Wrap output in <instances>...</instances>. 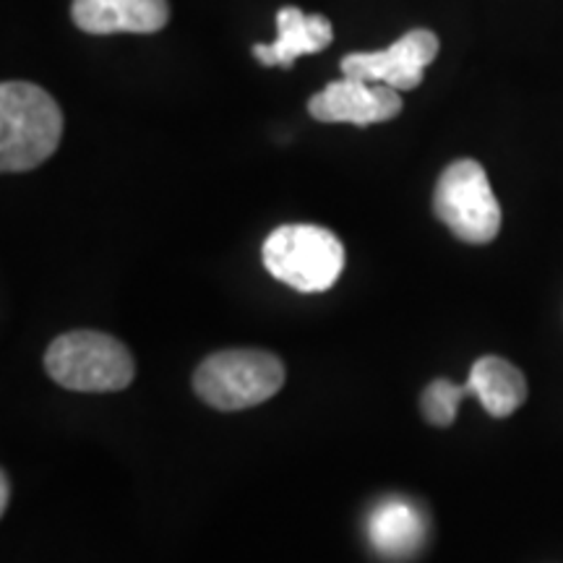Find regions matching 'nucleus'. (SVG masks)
I'll use <instances>...</instances> for the list:
<instances>
[{"mask_svg":"<svg viewBox=\"0 0 563 563\" xmlns=\"http://www.w3.org/2000/svg\"><path fill=\"white\" fill-rule=\"evenodd\" d=\"M63 136V112L30 81L0 87V170L26 173L51 159Z\"/></svg>","mask_w":563,"mask_h":563,"instance_id":"f257e3e1","label":"nucleus"},{"mask_svg":"<svg viewBox=\"0 0 563 563\" xmlns=\"http://www.w3.org/2000/svg\"><path fill=\"white\" fill-rule=\"evenodd\" d=\"M262 258L274 279L298 292H327L347 264L340 238L319 224H282L264 241Z\"/></svg>","mask_w":563,"mask_h":563,"instance_id":"f03ea898","label":"nucleus"},{"mask_svg":"<svg viewBox=\"0 0 563 563\" xmlns=\"http://www.w3.org/2000/svg\"><path fill=\"white\" fill-rule=\"evenodd\" d=\"M285 386V365L266 350H222L194 373V391L214 410H249Z\"/></svg>","mask_w":563,"mask_h":563,"instance_id":"7ed1b4c3","label":"nucleus"},{"mask_svg":"<svg viewBox=\"0 0 563 563\" xmlns=\"http://www.w3.org/2000/svg\"><path fill=\"white\" fill-rule=\"evenodd\" d=\"M47 376L70 391H121L136 376L131 350L102 332H68L45 352Z\"/></svg>","mask_w":563,"mask_h":563,"instance_id":"20e7f679","label":"nucleus"},{"mask_svg":"<svg viewBox=\"0 0 563 563\" xmlns=\"http://www.w3.org/2000/svg\"><path fill=\"white\" fill-rule=\"evenodd\" d=\"M433 211L464 243L485 245L496 241L501 230V207L483 165L475 159H456L441 173Z\"/></svg>","mask_w":563,"mask_h":563,"instance_id":"39448f33","label":"nucleus"},{"mask_svg":"<svg viewBox=\"0 0 563 563\" xmlns=\"http://www.w3.org/2000/svg\"><path fill=\"white\" fill-rule=\"evenodd\" d=\"M439 55V37L431 30H412L378 53H350L342 58V74L352 79L386 84L397 91L418 89L422 74Z\"/></svg>","mask_w":563,"mask_h":563,"instance_id":"423d86ee","label":"nucleus"},{"mask_svg":"<svg viewBox=\"0 0 563 563\" xmlns=\"http://www.w3.org/2000/svg\"><path fill=\"white\" fill-rule=\"evenodd\" d=\"M308 112L321 123H352L365 129V125L397 118L402 112V97L386 84L344 76L313 95L308 102Z\"/></svg>","mask_w":563,"mask_h":563,"instance_id":"0eeeda50","label":"nucleus"},{"mask_svg":"<svg viewBox=\"0 0 563 563\" xmlns=\"http://www.w3.org/2000/svg\"><path fill=\"white\" fill-rule=\"evenodd\" d=\"M70 16L89 34H152L165 30L170 5L167 0H74Z\"/></svg>","mask_w":563,"mask_h":563,"instance_id":"6e6552de","label":"nucleus"},{"mask_svg":"<svg viewBox=\"0 0 563 563\" xmlns=\"http://www.w3.org/2000/svg\"><path fill=\"white\" fill-rule=\"evenodd\" d=\"M334 40L332 21L321 13H302L295 5H285L277 13V40L269 45H256L253 55L262 66L292 68L300 55H313L327 51Z\"/></svg>","mask_w":563,"mask_h":563,"instance_id":"1a4fd4ad","label":"nucleus"},{"mask_svg":"<svg viewBox=\"0 0 563 563\" xmlns=\"http://www.w3.org/2000/svg\"><path fill=\"white\" fill-rule=\"evenodd\" d=\"M365 532H368L371 545L384 559H410L426 543V514L407 498L389 496L382 504L373 506L368 522H365Z\"/></svg>","mask_w":563,"mask_h":563,"instance_id":"9d476101","label":"nucleus"},{"mask_svg":"<svg viewBox=\"0 0 563 563\" xmlns=\"http://www.w3.org/2000/svg\"><path fill=\"white\" fill-rule=\"evenodd\" d=\"M467 384L473 386V397L481 399L483 410L493 418H509L527 399L525 373L498 355L481 357L470 371Z\"/></svg>","mask_w":563,"mask_h":563,"instance_id":"9b49d317","label":"nucleus"},{"mask_svg":"<svg viewBox=\"0 0 563 563\" xmlns=\"http://www.w3.org/2000/svg\"><path fill=\"white\" fill-rule=\"evenodd\" d=\"M464 397H473V386L454 384L449 378H435L422 391V418L435 428H449L456 420V410H460Z\"/></svg>","mask_w":563,"mask_h":563,"instance_id":"f8f14e48","label":"nucleus"},{"mask_svg":"<svg viewBox=\"0 0 563 563\" xmlns=\"http://www.w3.org/2000/svg\"><path fill=\"white\" fill-rule=\"evenodd\" d=\"M9 496H11V481L9 475H0V514H5L9 509Z\"/></svg>","mask_w":563,"mask_h":563,"instance_id":"ddd939ff","label":"nucleus"}]
</instances>
